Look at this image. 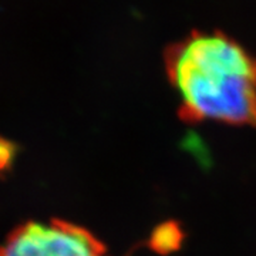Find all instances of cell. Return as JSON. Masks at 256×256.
<instances>
[{
  "mask_svg": "<svg viewBox=\"0 0 256 256\" xmlns=\"http://www.w3.org/2000/svg\"><path fill=\"white\" fill-rule=\"evenodd\" d=\"M165 70L186 122L256 127V57L220 32L192 33L165 53Z\"/></svg>",
  "mask_w": 256,
  "mask_h": 256,
  "instance_id": "cell-1",
  "label": "cell"
},
{
  "mask_svg": "<svg viewBox=\"0 0 256 256\" xmlns=\"http://www.w3.org/2000/svg\"><path fill=\"white\" fill-rule=\"evenodd\" d=\"M0 256H108L100 239L68 220H28L12 230Z\"/></svg>",
  "mask_w": 256,
  "mask_h": 256,
  "instance_id": "cell-2",
  "label": "cell"
},
{
  "mask_svg": "<svg viewBox=\"0 0 256 256\" xmlns=\"http://www.w3.org/2000/svg\"><path fill=\"white\" fill-rule=\"evenodd\" d=\"M181 239H182V234L180 228L170 222V224L161 225L152 234L151 246L154 248L156 252H170L180 246Z\"/></svg>",
  "mask_w": 256,
  "mask_h": 256,
  "instance_id": "cell-3",
  "label": "cell"
},
{
  "mask_svg": "<svg viewBox=\"0 0 256 256\" xmlns=\"http://www.w3.org/2000/svg\"><path fill=\"white\" fill-rule=\"evenodd\" d=\"M12 160H13L12 146L0 138V171H4L6 168H9V165L12 164Z\"/></svg>",
  "mask_w": 256,
  "mask_h": 256,
  "instance_id": "cell-4",
  "label": "cell"
}]
</instances>
